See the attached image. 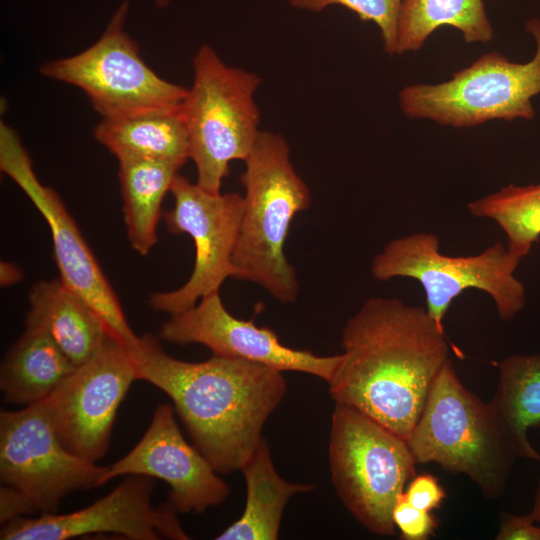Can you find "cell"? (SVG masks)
Wrapping results in <instances>:
<instances>
[{
    "label": "cell",
    "instance_id": "15",
    "mask_svg": "<svg viewBox=\"0 0 540 540\" xmlns=\"http://www.w3.org/2000/svg\"><path fill=\"white\" fill-rule=\"evenodd\" d=\"M159 338L178 345L201 344L213 355L262 364L279 371H296L318 377L327 383L341 354L318 356L308 350L284 345L268 327L253 320L234 317L225 308L219 292L201 298L192 308L164 322Z\"/></svg>",
    "mask_w": 540,
    "mask_h": 540
},
{
    "label": "cell",
    "instance_id": "19",
    "mask_svg": "<svg viewBox=\"0 0 540 540\" xmlns=\"http://www.w3.org/2000/svg\"><path fill=\"white\" fill-rule=\"evenodd\" d=\"M246 483V503L241 517L220 533L217 540H275L286 504L313 485L291 483L275 470L269 445L260 444L240 470Z\"/></svg>",
    "mask_w": 540,
    "mask_h": 540
},
{
    "label": "cell",
    "instance_id": "31",
    "mask_svg": "<svg viewBox=\"0 0 540 540\" xmlns=\"http://www.w3.org/2000/svg\"><path fill=\"white\" fill-rule=\"evenodd\" d=\"M154 2L157 7L164 8L170 3V0H154Z\"/></svg>",
    "mask_w": 540,
    "mask_h": 540
},
{
    "label": "cell",
    "instance_id": "12",
    "mask_svg": "<svg viewBox=\"0 0 540 540\" xmlns=\"http://www.w3.org/2000/svg\"><path fill=\"white\" fill-rule=\"evenodd\" d=\"M169 192L174 206L163 214L167 229L173 234H188L195 245L194 267L187 282L149 298L154 311L173 316L192 308L201 298L219 292L228 277L235 278L232 256L244 200L238 193L207 191L178 173Z\"/></svg>",
    "mask_w": 540,
    "mask_h": 540
},
{
    "label": "cell",
    "instance_id": "1",
    "mask_svg": "<svg viewBox=\"0 0 540 540\" xmlns=\"http://www.w3.org/2000/svg\"><path fill=\"white\" fill-rule=\"evenodd\" d=\"M329 393L407 440L449 360L443 329L426 308L373 297L345 323Z\"/></svg>",
    "mask_w": 540,
    "mask_h": 540
},
{
    "label": "cell",
    "instance_id": "9",
    "mask_svg": "<svg viewBox=\"0 0 540 540\" xmlns=\"http://www.w3.org/2000/svg\"><path fill=\"white\" fill-rule=\"evenodd\" d=\"M129 4L123 2L104 33L86 50L44 63L43 76L81 89L103 119H121L178 110L188 89L166 81L142 59L124 29Z\"/></svg>",
    "mask_w": 540,
    "mask_h": 540
},
{
    "label": "cell",
    "instance_id": "3",
    "mask_svg": "<svg viewBox=\"0 0 540 540\" xmlns=\"http://www.w3.org/2000/svg\"><path fill=\"white\" fill-rule=\"evenodd\" d=\"M244 162V207L232 256L235 278L260 285L281 303H293L299 282L284 247L295 215L310 207V190L279 134L260 131Z\"/></svg>",
    "mask_w": 540,
    "mask_h": 540
},
{
    "label": "cell",
    "instance_id": "2",
    "mask_svg": "<svg viewBox=\"0 0 540 540\" xmlns=\"http://www.w3.org/2000/svg\"><path fill=\"white\" fill-rule=\"evenodd\" d=\"M132 357L137 379L170 397L193 445L218 474L241 470L286 394L282 371L218 355L202 362L182 361L170 356L152 334L140 336Z\"/></svg>",
    "mask_w": 540,
    "mask_h": 540
},
{
    "label": "cell",
    "instance_id": "7",
    "mask_svg": "<svg viewBox=\"0 0 540 540\" xmlns=\"http://www.w3.org/2000/svg\"><path fill=\"white\" fill-rule=\"evenodd\" d=\"M520 260L501 242L476 255H445L437 235L415 232L391 240L373 257L371 273L380 281L417 280L425 291L426 311L444 330L453 300L470 288L490 295L501 320H512L526 304L525 287L515 276Z\"/></svg>",
    "mask_w": 540,
    "mask_h": 540
},
{
    "label": "cell",
    "instance_id": "28",
    "mask_svg": "<svg viewBox=\"0 0 540 540\" xmlns=\"http://www.w3.org/2000/svg\"><path fill=\"white\" fill-rule=\"evenodd\" d=\"M496 540H540V523L531 513L515 515L503 512Z\"/></svg>",
    "mask_w": 540,
    "mask_h": 540
},
{
    "label": "cell",
    "instance_id": "17",
    "mask_svg": "<svg viewBox=\"0 0 540 540\" xmlns=\"http://www.w3.org/2000/svg\"><path fill=\"white\" fill-rule=\"evenodd\" d=\"M28 300L26 324L45 329L75 366L88 361L110 334L96 310L60 278L34 284Z\"/></svg>",
    "mask_w": 540,
    "mask_h": 540
},
{
    "label": "cell",
    "instance_id": "21",
    "mask_svg": "<svg viewBox=\"0 0 540 540\" xmlns=\"http://www.w3.org/2000/svg\"><path fill=\"white\" fill-rule=\"evenodd\" d=\"M181 166L167 161H119L123 216L130 246L147 255L157 244L161 205Z\"/></svg>",
    "mask_w": 540,
    "mask_h": 540
},
{
    "label": "cell",
    "instance_id": "23",
    "mask_svg": "<svg viewBox=\"0 0 540 540\" xmlns=\"http://www.w3.org/2000/svg\"><path fill=\"white\" fill-rule=\"evenodd\" d=\"M444 25L458 29L466 43H486L493 37L483 0H403L396 54L419 50Z\"/></svg>",
    "mask_w": 540,
    "mask_h": 540
},
{
    "label": "cell",
    "instance_id": "27",
    "mask_svg": "<svg viewBox=\"0 0 540 540\" xmlns=\"http://www.w3.org/2000/svg\"><path fill=\"white\" fill-rule=\"evenodd\" d=\"M405 495L414 507L429 512L438 508L446 497L438 479L429 473L415 475L408 483Z\"/></svg>",
    "mask_w": 540,
    "mask_h": 540
},
{
    "label": "cell",
    "instance_id": "5",
    "mask_svg": "<svg viewBox=\"0 0 540 540\" xmlns=\"http://www.w3.org/2000/svg\"><path fill=\"white\" fill-rule=\"evenodd\" d=\"M193 83L179 107L197 184L221 192L233 160H245L258 137L254 94L260 78L226 65L208 44L193 58Z\"/></svg>",
    "mask_w": 540,
    "mask_h": 540
},
{
    "label": "cell",
    "instance_id": "25",
    "mask_svg": "<svg viewBox=\"0 0 540 540\" xmlns=\"http://www.w3.org/2000/svg\"><path fill=\"white\" fill-rule=\"evenodd\" d=\"M403 0H289L296 9L320 12L340 5L356 13L363 21L374 22L381 33L384 51L396 54L397 21Z\"/></svg>",
    "mask_w": 540,
    "mask_h": 540
},
{
    "label": "cell",
    "instance_id": "30",
    "mask_svg": "<svg viewBox=\"0 0 540 540\" xmlns=\"http://www.w3.org/2000/svg\"><path fill=\"white\" fill-rule=\"evenodd\" d=\"M534 519L540 523V478L537 484L535 496H534V503L532 510L530 511Z\"/></svg>",
    "mask_w": 540,
    "mask_h": 540
},
{
    "label": "cell",
    "instance_id": "29",
    "mask_svg": "<svg viewBox=\"0 0 540 540\" xmlns=\"http://www.w3.org/2000/svg\"><path fill=\"white\" fill-rule=\"evenodd\" d=\"M23 278V273L14 263L2 261L0 263V283L1 286H11L18 283Z\"/></svg>",
    "mask_w": 540,
    "mask_h": 540
},
{
    "label": "cell",
    "instance_id": "11",
    "mask_svg": "<svg viewBox=\"0 0 540 540\" xmlns=\"http://www.w3.org/2000/svg\"><path fill=\"white\" fill-rule=\"evenodd\" d=\"M0 168L31 200L46 220L60 280L101 316L109 333L134 354L140 345L119 299L58 194L41 183L17 133L0 125Z\"/></svg>",
    "mask_w": 540,
    "mask_h": 540
},
{
    "label": "cell",
    "instance_id": "6",
    "mask_svg": "<svg viewBox=\"0 0 540 540\" xmlns=\"http://www.w3.org/2000/svg\"><path fill=\"white\" fill-rule=\"evenodd\" d=\"M329 463L335 491L351 515L373 534L395 535L393 508L416 475L407 441L364 413L335 404Z\"/></svg>",
    "mask_w": 540,
    "mask_h": 540
},
{
    "label": "cell",
    "instance_id": "8",
    "mask_svg": "<svg viewBox=\"0 0 540 540\" xmlns=\"http://www.w3.org/2000/svg\"><path fill=\"white\" fill-rule=\"evenodd\" d=\"M526 30L536 43L530 61L516 63L496 51L486 53L446 82L403 88L399 93L401 110L409 118L452 127L494 119H532L531 99L540 93V19L527 21Z\"/></svg>",
    "mask_w": 540,
    "mask_h": 540
},
{
    "label": "cell",
    "instance_id": "13",
    "mask_svg": "<svg viewBox=\"0 0 540 540\" xmlns=\"http://www.w3.org/2000/svg\"><path fill=\"white\" fill-rule=\"evenodd\" d=\"M135 380L131 353L108 334L99 350L44 400L63 446L91 462L103 458L119 405Z\"/></svg>",
    "mask_w": 540,
    "mask_h": 540
},
{
    "label": "cell",
    "instance_id": "20",
    "mask_svg": "<svg viewBox=\"0 0 540 540\" xmlns=\"http://www.w3.org/2000/svg\"><path fill=\"white\" fill-rule=\"evenodd\" d=\"M95 139L119 161L150 159L183 166L189 158V143L179 109L121 119H102L94 129Z\"/></svg>",
    "mask_w": 540,
    "mask_h": 540
},
{
    "label": "cell",
    "instance_id": "18",
    "mask_svg": "<svg viewBox=\"0 0 540 540\" xmlns=\"http://www.w3.org/2000/svg\"><path fill=\"white\" fill-rule=\"evenodd\" d=\"M75 365L43 328L26 324L0 369V388L12 404L29 406L45 400Z\"/></svg>",
    "mask_w": 540,
    "mask_h": 540
},
{
    "label": "cell",
    "instance_id": "22",
    "mask_svg": "<svg viewBox=\"0 0 540 540\" xmlns=\"http://www.w3.org/2000/svg\"><path fill=\"white\" fill-rule=\"evenodd\" d=\"M513 438L520 458L540 463L529 428L540 426V354H512L499 364V382L488 402Z\"/></svg>",
    "mask_w": 540,
    "mask_h": 540
},
{
    "label": "cell",
    "instance_id": "14",
    "mask_svg": "<svg viewBox=\"0 0 540 540\" xmlns=\"http://www.w3.org/2000/svg\"><path fill=\"white\" fill-rule=\"evenodd\" d=\"M151 477L130 475L106 496L66 514L46 513L18 517L2 525L1 540H66L92 533H115L133 540H157L161 536L184 540L177 511L168 502L151 503Z\"/></svg>",
    "mask_w": 540,
    "mask_h": 540
},
{
    "label": "cell",
    "instance_id": "24",
    "mask_svg": "<svg viewBox=\"0 0 540 540\" xmlns=\"http://www.w3.org/2000/svg\"><path fill=\"white\" fill-rule=\"evenodd\" d=\"M467 208L475 217L495 221L506 234L508 251L520 259L540 238V184H510Z\"/></svg>",
    "mask_w": 540,
    "mask_h": 540
},
{
    "label": "cell",
    "instance_id": "10",
    "mask_svg": "<svg viewBox=\"0 0 540 540\" xmlns=\"http://www.w3.org/2000/svg\"><path fill=\"white\" fill-rule=\"evenodd\" d=\"M107 466L68 451L58 438L44 400L0 412V479L33 513H55L72 492L101 486Z\"/></svg>",
    "mask_w": 540,
    "mask_h": 540
},
{
    "label": "cell",
    "instance_id": "4",
    "mask_svg": "<svg viewBox=\"0 0 540 540\" xmlns=\"http://www.w3.org/2000/svg\"><path fill=\"white\" fill-rule=\"evenodd\" d=\"M406 441L417 464L433 462L451 473L464 474L487 499L504 493L520 458L490 404L462 384L450 359L436 376Z\"/></svg>",
    "mask_w": 540,
    "mask_h": 540
},
{
    "label": "cell",
    "instance_id": "26",
    "mask_svg": "<svg viewBox=\"0 0 540 540\" xmlns=\"http://www.w3.org/2000/svg\"><path fill=\"white\" fill-rule=\"evenodd\" d=\"M393 522L405 540H426L438 527L436 518L429 512L414 507L402 493L393 508Z\"/></svg>",
    "mask_w": 540,
    "mask_h": 540
},
{
    "label": "cell",
    "instance_id": "16",
    "mask_svg": "<svg viewBox=\"0 0 540 540\" xmlns=\"http://www.w3.org/2000/svg\"><path fill=\"white\" fill-rule=\"evenodd\" d=\"M211 463L181 433L169 404H159L134 448L110 466L101 485L122 475H143L170 486L169 503L178 513H202L221 505L229 486Z\"/></svg>",
    "mask_w": 540,
    "mask_h": 540
}]
</instances>
